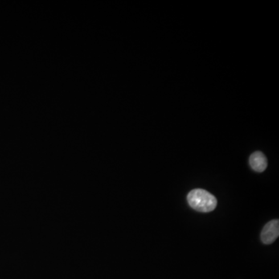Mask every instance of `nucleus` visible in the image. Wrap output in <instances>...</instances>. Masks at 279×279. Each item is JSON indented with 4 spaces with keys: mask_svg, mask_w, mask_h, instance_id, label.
I'll use <instances>...</instances> for the list:
<instances>
[{
    "mask_svg": "<svg viewBox=\"0 0 279 279\" xmlns=\"http://www.w3.org/2000/svg\"><path fill=\"white\" fill-rule=\"evenodd\" d=\"M279 222L278 219H274L268 222L261 231V240L265 244H271L279 237Z\"/></svg>",
    "mask_w": 279,
    "mask_h": 279,
    "instance_id": "nucleus-2",
    "label": "nucleus"
},
{
    "mask_svg": "<svg viewBox=\"0 0 279 279\" xmlns=\"http://www.w3.org/2000/svg\"><path fill=\"white\" fill-rule=\"evenodd\" d=\"M187 199L192 208L199 212H211L217 205V200L214 195L201 189L192 190L188 195Z\"/></svg>",
    "mask_w": 279,
    "mask_h": 279,
    "instance_id": "nucleus-1",
    "label": "nucleus"
},
{
    "mask_svg": "<svg viewBox=\"0 0 279 279\" xmlns=\"http://www.w3.org/2000/svg\"><path fill=\"white\" fill-rule=\"evenodd\" d=\"M249 164L254 171L262 172L268 166V161L262 152L256 151L250 156Z\"/></svg>",
    "mask_w": 279,
    "mask_h": 279,
    "instance_id": "nucleus-3",
    "label": "nucleus"
}]
</instances>
